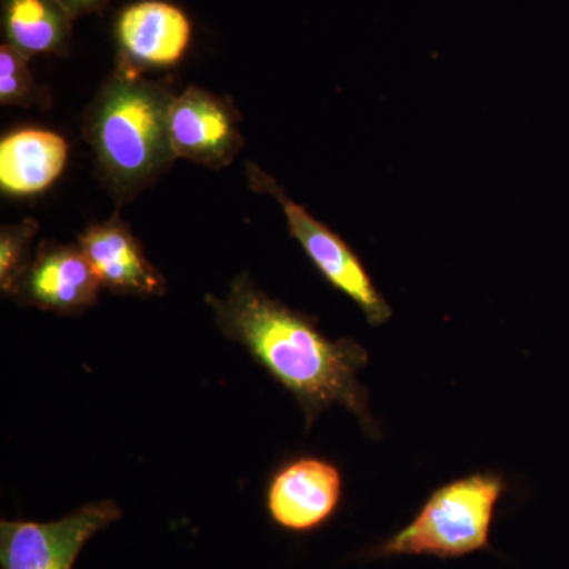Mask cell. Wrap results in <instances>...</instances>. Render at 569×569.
Here are the masks:
<instances>
[{"label": "cell", "instance_id": "cell-14", "mask_svg": "<svg viewBox=\"0 0 569 569\" xmlns=\"http://www.w3.org/2000/svg\"><path fill=\"white\" fill-rule=\"evenodd\" d=\"M31 58L10 44L0 47V103L32 107L43 103L41 89L33 81Z\"/></svg>", "mask_w": 569, "mask_h": 569}, {"label": "cell", "instance_id": "cell-7", "mask_svg": "<svg viewBox=\"0 0 569 569\" xmlns=\"http://www.w3.org/2000/svg\"><path fill=\"white\" fill-rule=\"evenodd\" d=\"M192 22L186 11L164 0H138L119 11L114 22L118 67L142 74L182 61Z\"/></svg>", "mask_w": 569, "mask_h": 569}, {"label": "cell", "instance_id": "cell-2", "mask_svg": "<svg viewBox=\"0 0 569 569\" xmlns=\"http://www.w3.org/2000/svg\"><path fill=\"white\" fill-rule=\"evenodd\" d=\"M174 93L116 66L86 112L84 134L119 203L133 200L178 159L171 146Z\"/></svg>", "mask_w": 569, "mask_h": 569}, {"label": "cell", "instance_id": "cell-9", "mask_svg": "<svg viewBox=\"0 0 569 569\" xmlns=\"http://www.w3.org/2000/svg\"><path fill=\"white\" fill-rule=\"evenodd\" d=\"M102 288L80 246L41 242L14 296L29 306L73 316L96 305Z\"/></svg>", "mask_w": 569, "mask_h": 569}, {"label": "cell", "instance_id": "cell-1", "mask_svg": "<svg viewBox=\"0 0 569 569\" xmlns=\"http://www.w3.org/2000/svg\"><path fill=\"white\" fill-rule=\"evenodd\" d=\"M220 331L241 343L258 365L298 400L307 430L329 407L347 408L367 436L380 438L359 372L369 362L353 339L331 340L312 318L296 312L238 277L224 298L208 296Z\"/></svg>", "mask_w": 569, "mask_h": 569}, {"label": "cell", "instance_id": "cell-11", "mask_svg": "<svg viewBox=\"0 0 569 569\" xmlns=\"http://www.w3.org/2000/svg\"><path fill=\"white\" fill-rule=\"evenodd\" d=\"M69 160L61 134L43 129H20L0 141V187L13 197H31L50 189Z\"/></svg>", "mask_w": 569, "mask_h": 569}, {"label": "cell", "instance_id": "cell-5", "mask_svg": "<svg viewBox=\"0 0 569 569\" xmlns=\"http://www.w3.org/2000/svg\"><path fill=\"white\" fill-rule=\"evenodd\" d=\"M111 500L86 505L52 522H0L2 569H73L89 539L121 519Z\"/></svg>", "mask_w": 569, "mask_h": 569}, {"label": "cell", "instance_id": "cell-10", "mask_svg": "<svg viewBox=\"0 0 569 569\" xmlns=\"http://www.w3.org/2000/svg\"><path fill=\"white\" fill-rule=\"evenodd\" d=\"M78 246L102 288L142 298L164 293L163 276L148 260L129 224L118 217L89 227Z\"/></svg>", "mask_w": 569, "mask_h": 569}, {"label": "cell", "instance_id": "cell-3", "mask_svg": "<svg viewBox=\"0 0 569 569\" xmlns=\"http://www.w3.org/2000/svg\"><path fill=\"white\" fill-rule=\"evenodd\" d=\"M507 490L503 477L492 471L447 482L433 490L417 518L378 546L373 556L448 560L488 550L497 505Z\"/></svg>", "mask_w": 569, "mask_h": 569}, {"label": "cell", "instance_id": "cell-12", "mask_svg": "<svg viewBox=\"0 0 569 569\" xmlns=\"http://www.w3.org/2000/svg\"><path fill=\"white\" fill-rule=\"evenodd\" d=\"M3 43L28 58L70 52L73 18L56 0H0Z\"/></svg>", "mask_w": 569, "mask_h": 569}, {"label": "cell", "instance_id": "cell-6", "mask_svg": "<svg viewBox=\"0 0 569 569\" xmlns=\"http://www.w3.org/2000/svg\"><path fill=\"white\" fill-rule=\"evenodd\" d=\"M170 138L178 159L209 168L227 167L244 146L234 104L197 86L174 97Z\"/></svg>", "mask_w": 569, "mask_h": 569}, {"label": "cell", "instance_id": "cell-8", "mask_svg": "<svg viewBox=\"0 0 569 569\" xmlns=\"http://www.w3.org/2000/svg\"><path fill=\"white\" fill-rule=\"evenodd\" d=\"M342 498V475L323 459L301 458L280 468L266 496L280 529L307 533L331 520Z\"/></svg>", "mask_w": 569, "mask_h": 569}, {"label": "cell", "instance_id": "cell-4", "mask_svg": "<svg viewBox=\"0 0 569 569\" xmlns=\"http://www.w3.org/2000/svg\"><path fill=\"white\" fill-rule=\"evenodd\" d=\"M246 171L253 190L271 194L282 206L288 230L302 246L321 276L336 290L348 296L361 309L370 325L387 323L392 317L391 307L377 290L372 277L366 271L365 264L351 247L325 223L318 222L301 204H296L288 198L282 187L257 164H247Z\"/></svg>", "mask_w": 569, "mask_h": 569}, {"label": "cell", "instance_id": "cell-15", "mask_svg": "<svg viewBox=\"0 0 569 569\" xmlns=\"http://www.w3.org/2000/svg\"><path fill=\"white\" fill-rule=\"evenodd\" d=\"M56 2L61 3L63 9L69 11L70 17L77 21L82 17L99 13L110 3V0H56Z\"/></svg>", "mask_w": 569, "mask_h": 569}, {"label": "cell", "instance_id": "cell-13", "mask_svg": "<svg viewBox=\"0 0 569 569\" xmlns=\"http://www.w3.org/2000/svg\"><path fill=\"white\" fill-rule=\"evenodd\" d=\"M39 224L26 219L0 231V287L3 293L14 295L26 268L31 263V244Z\"/></svg>", "mask_w": 569, "mask_h": 569}]
</instances>
